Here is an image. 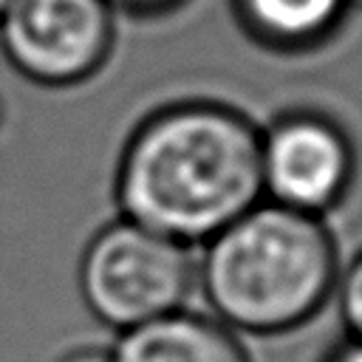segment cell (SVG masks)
Masks as SVG:
<instances>
[{
	"label": "cell",
	"mask_w": 362,
	"mask_h": 362,
	"mask_svg": "<svg viewBox=\"0 0 362 362\" xmlns=\"http://www.w3.org/2000/svg\"><path fill=\"white\" fill-rule=\"evenodd\" d=\"M356 173L348 130L317 107H291L260 127V181L272 204L322 218Z\"/></svg>",
	"instance_id": "5b68a950"
},
{
	"label": "cell",
	"mask_w": 362,
	"mask_h": 362,
	"mask_svg": "<svg viewBox=\"0 0 362 362\" xmlns=\"http://www.w3.org/2000/svg\"><path fill=\"white\" fill-rule=\"evenodd\" d=\"M238 28L274 54H305L328 45L351 11L354 0H229Z\"/></svg>",
	"instance_id": "8992f818"
},
{
	"label": "cell",
	"mask_w": 362,
	"mask_h": 362,
	"mask_svg": "<svg viewBox=\"0 0 362 362\" xmlns=\"http://www.w3.org/2000/svg\"><path fill=\"white\" fill-rule=\"evenodd\" d=\"M116 48L107 0H11L0 14V51L34 85L74 88L93 79Z\"/></svg>",
	"instance_id": "277c9868"
},
{
	"label": "cell",
	"mask_w": 362,
	"mask_h": 362,
	"mask_svg": "<svg viewBox=\"0 0 362 362\" xmlns=\"http://www.w3.org/2000/svg\"><path fill=\"white\" fill-rule=\"evenodd\" d=\"M195 272L226 328L283 334L331 300L339 255L322 218L260 201L204 243Z\"/></svg>",
	"instance_id": "7a4b0ae2"
},
{
	"label": "cell",
	"mask_w": 362,
	"mask_h": 362,
	"mask_svg": "<svg viewBox=\"0 0 362 362\" xmlns=\"http://www.w3.org/2000/svg\"><path fill=\"white\" fill-rule=\"evenodd\" d=\"M8 3H11V0H0V14H3L6 8H8Z\"/></svg>",
	"instance_id": "8fae6325"
},
{
	"label": "cell",
	"mask_w": 362,
	"mask_h": 362,
	"mask_svg": "<svg viewBox=\"0 0 362 362\" xmlns=\"http://www.w3.org/2000/svg\"><path fill=\"white\" fill-rule=\"evenodd\" d=\"M59 362H113V356L110 351H102V348H76L65 354Z\"/></svg>",
	"instance_id": "30bf717a"
},
{
	"label": "cell",
	"mask_w": 362,
	"mask_h": 362,
	"mask_svg": "<svg viewBox=\"0 0 362 362\" xmlns=\"http://www.w3.org/2000/svg\"><path fill=\"white\" fill-rule=\"evenodd\" d=\"M192 283L189 246L124 218L102 226L79 260V291L88 311L122 334L181 311Z\"/></svg>",
	"instance_id": "3957f363"
},
{
	"label": "cell",
	"mask_w": 362,
	"mask_h": 362,
	"mask_svg": "<svg viewBox=\"0 0 362 362\" xmlns=\"http://www.w3.org/2000/svg\"><path fill=\"white\" fill-rule=\"evenodd\" d=\"M113 362H249L235 331L192 311L130 328L110 348Z\"/></svg>",
	"instance_id": "52a82bcc"
},
{
	"label": "cell",
	"mask_w": 362,
	"mask_h": 362,
	"mask_svg": "<svg viewBox=\"0 0 362 362\" xmlns=\"http://www.w3.org/2000/svg\"><path fill=\"white\" fill-rule=\"evenodd\" d=\"M0 122H3V99H0Z\"/></svg>",
	"instance_id": "7c38bea8"
},
{
	"label": "cell",
	"mask_w": 362,
	"mask_h": 362,
	"mask_svg": "<svg viewBox=\"0 0 362 362\" xmlns=\"http://www.w3.org/2000/svg\"><path fill=\"white\" fill-rule=\"evenodd\" d=\"M113 192L124 221L206 243L263 201L260 127L229 102H167L127 136Z\"/></svg>",
	"instance_id": "6da1fadb"
},
{
	"label": "cell",
	"mask_w": 362,
	"mask_h": 362,
	"mask_svg": "<svg viewBox=\"0 0 362 362\" xmlns=\"http://www.w3.org/2000/svg\"><path fill=\"white\" fill-rule=\"evenodd\" d=\"M334 294L339 303L342 322H345L348 334L354 337V345H362V252L339 274Z\"/></svg>",
	"instance_id": "ba28073f"
},
{
	"label": "cell",
	"mask_w": 362,
	"mask_h": 362,
	"mask_svg": "<svg viewBox=\"0 0 362 362\" xmlns=\"http://www.w3.org/2000/svg\"><path fill=\"white\" fill-rule=\"evenodd\" d=\"M116 14H127V17H139V20H156V17H167L173 11H178L181 6H187L189 0H107Z\"/></svg>",
	"instance_id": "9c48e42d"
}]
</instances>
